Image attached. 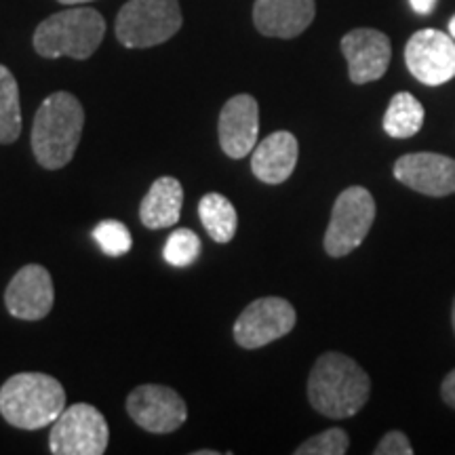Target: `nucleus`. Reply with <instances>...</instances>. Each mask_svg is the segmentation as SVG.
I'll return each instance as SVG.
<instances>
[{
	"label": "nucleus",
	"instance_id": "obj_15",
	"mask_svg": "<svg viewBox=\"0 0 455 455\" xmlns=\"http://www.w3.org/2000/svg\"><path fill=\"white\" fill-rule=\"evenodd\" d=\"M316 0H255L253 24L264 36L295 38L315 21Z\"/></svg>",
	"mask_w": 455,
	"mask_h": 455
},
{
	"label": "nucleus",
	"instance_id": "obj_16",
	"mask_svg": "<svg viewBox=\"0 0 455 455\" xmlns=\"http://www.w3.org/2000/svg\"><path fill=\"white\" fill-rule=\"evenodd\" d=\"M299 144L289 131H275L253 148L251 171L264 184H283L291 178L298 164Z\"/></svg>",
	"mask_w": 455,
	"mask_h": 455
},
{
	"label": "nucleus",
	"instance_id": "obj_8",
	"mask_svg": "<svg viewBox=\"0 0 455 455\" xmlns=\"http://www.w3.org/2000/svg\"><path fill=\"white\" fill-rule=\"evenodd\" d=\"M298 321L295 308L283 298H261L249 304L235 323V339L247 350L264 348L291 333Z\"/></svg>",
	"mask_w": 455,
	"mask_h": 455
},
{
	"label": "nucleus",
	"instance_id": "obj_6",
	"mask_svg": "<svg viewBox=\"0 0 455 455\" xmlns=\"http://www.w3.org/2000/svg\"><path fill=\"white\" fill-rule=\"evenodd\" d=\"M375 220V201L363 186L346 188L335 198L331 220L325 232V251L331 258H344L358 249L371 230Z\"/></svg>",
	"mask_w": 455,
	"mask_h": 455
},
{
	"label": "nucleus",
	"instance_id": "obj_14",
	"mask_svg": "<svg viewBox=\"0 0 455 455\" xmlns=\"http://www.w3.org/2000/svg\"><path fill=\"white\" fill-rule=\"evenodd\" d=\"M220 144L226 156L244 158L258 146L259 133V106L251 95L241 93L230 98L221 108L218 123Z\"/></svg>",
	"mask_w": 455,
	"mask_h": 455
},
{
	"label": "nucleus",
	"instance_id": "obj_3",
	"mask_svg": "<svg viewBox=\"0 0 455 455\" xmlns=\"http://www.w3.org/2000/svg\"><path fill=\"white\" fill-rule=\"evenodd\" d=\"M66 390L47 373H17L0 388V413L21 430H41L64 413Z\"/></svg>",
	"mask_w": 455,
	"mask_h": 455
},
{
	"label": "nucleus",
	"instance_id": "obj_23",
	"mask_svg": "<svg viewBox=\"0 0 455 455\" xmlns=\"http://www.w3.org/2000/svg\"><path fill=\"white\" fill-rule=\"evenodd\" d=\"M350 447V439L346 430L329 428L321 435L312 436L295 449V455H344Z\"/></svg>",
	"mask_w": 455,
	"mask_h": 455
},
{
	"label": "nucleus",
	"instance_id": "obj_13",
	"mask_svg": "<svg viewBox=\"0 0 455 455\" xmlns=\"http://www.w3.org/2000/svg\"><path fill=\"white\" fill-rule=\"evenodd\" d=\"M53 278L44 266L28 264L11 278L4 304L11 316L21 321H41L53 308Z\"/></svg>",
	"mask_w": 455,
	"mask_h": 455
},
{
	"label": "nucleus",
	"instance_id": "obj_12",
	"mask_svg": "<svg viewBox=\"0 0 455 455\" xmlns=\"http://www.w3.org/2000/svg\"><path fill=\"white\" fill-rule=\"evenodd\" d=\"M395 178L426 196L455 195V161L436 152H413L395 163Z\"/></svg>",
	"mask_w": 455,
	"mask_h": 455
},
{
	"label": "nucleus",
	"instance_id": "obj_24",
	"mask_svg": "<svg viewBox=\"0 0 455 455\" xmlns=\"http://www.w3.org/2000/svg\"><path fill=\"white\" fill-rule=\"evenodd\" d=\"M375 455H411L413 447L409 443L407 435H403L401 430H392L378 443V447L373 449Z\"/></svg>",
	"mask_w": 455,
	"mask_h": 455
},
{
	"label": "nucleus",
	"instance_id": "obj_17",
	"mask_svg": "<svg viewBox=\"0 0 455 455\" xmlns=\"http://www.w3.org/2000/svg\"><path fill=\"white\" fill-rule=\"evenodd\" d=\"M181 204H184V188L175 178H158L150 186L140 207L141 224L150 230L171 228L180 221Z\"/></svg>",
	"mask_w": 455,
	"mask_h": 455
},
{
	"label": "nucleus",
	"instance_id": "obj_1",
	"mask_svg": "<svg viewBox=\"0 0 455 455\" xmlns=\"http://www.w3.org/2000/svg\"><path fill=\"white\" fill-rule=\"evenodd\" d=\"M371 379L365 369L341 352L323 355L310 371L308 401L325 418H352L367 405Z\"/></svg>",
	"mask_w": 455,
	"mask_h": 455
},
{
	"label": "nucleus",
	"instance_id": "obj_4",
	"mask_svg": "<svg viewBox=\"0 0 455 455\" xmlns=\"http://www.w3.org/2000/svg\"><path fill=\"white\" fill-rule=\"evenodd\" d=\"M104 34L106 20L95 9H66L38 24L34 32V49L47 60H89L100 49Z\"/></svg>",
	"mask_w": 455,
	"mask_h": 455
},
{
	"label": "nucleus",
	"instance_id": "obj_5",
	"mask_svg": "<svg viewBox=\"0 0 455 455\" xmlns=\"http://www.w3.org/2000/svg\"><path fill=\"white\" fill-rule=\"evenodd\" d=\"M178 0H129L118 11L116 38L129 49H148L167 43L181 28Z\"/></svg>",
	"mask_w": 455,
	"mask_h": 455
},
{
	"label": "nucleus",
	"instance_id": "obj_21",
	"mask_svg": "<svg viewBox=\"0 0 455 455\" xmlns=\"http://www.w3.org/2000/svg\"><path fill=\"white\" fill-rule=\"evenodd\" d=\"M163 255L164 261L171 266H178V268L190 266L201 255V238L196 236V232L188 230V228H180V230H175L167 238Z\"/></svg>",
	"mask_w": 455,
	"mask_h": 455
},
{
	"label": "nucleus",
	"instance_id": "obj_30",
	"mask_svg": "<svg viewBox=\"0 0 455 455\" xmlns=\"http://www.w3.org/2000/svg\"><path fill=\"white\" fill-rule=\"evenodd\" d=\"M451 325H453V331H455V299H453V306H451Z\"/></svg>",
	"mask_w": 455,
	"mask_h": 455
},
{
	"label": "nucleus",
	"instance_id": "obj_27",
	"mask_svg": "<svg viewBox=\"0 0 455 455\" xmlns=\"http://www.w3.org/2000/svg\"><path fill=\"white\" fill-rule=\"evenodd\" d=\"M61 4H84V3H93V0H60Z\"/></svg>",
	"mask_w": 455,
	"mask_h": 455
},
{
	"label": "nucleus",
	"instance_id": "obj_10",
	"mask_svg": "<svg viewBox=\"0 0 455 455\" xmlns=\"http://www.w3.org/2000/svg\"><path fill=\"white\" fill-rule=\"evenodd\" d=\"M127 411L140 428L155 435H169L188 419V407L169 386L144 384L127 396Z\"/></svg>",
	"mask_w": 455,
	"mask_h": 455
},
{
	"label": "nucleus",
	"instance_id": "obj_11",
	"mask_svg": "<svg viewBox=\"0 0 455 455\" xmlns=\"http://www.w3.org/2000/svg\"><path fill=\"white\" fill-rule=\"evenodd\" d=\"M341 53L348 61L350 81L367 84L379 81L392 60L390 38L373 28H356L341 38Z\"/></svg>",
	"mask_w": 455,
	"mask_h": 455
},
{
	"label": "nucleus",
	"instance_id": "obj_29",
	"mask_svg": "<svg viewBox=\"0 0 455 455\" xmlns=\"http://www.w3.org/2000/svg\"><path fill=\"white\" fill-rule=\"evenodd\" d=\"M192 455H218V451H213V449H207V451H195Z\"/></svg>",
	"mask_w": 455,
	"mask_h": 455
},
{
	"label": "nucleus",
	"instance_id": "obj_19",
	"mask_svg": "<svg viewBox=\"0 0 455 455\" xmlns=\"http://www.w3.org/2000/svg\"><path fill=\"white\" fill-rule=\"evenodd\" d=\"M424 124V106L407 91H401L390 100L384 114V131L395 140H409L419 133Z\"/></svg>",
	"mask_w": 455,
	"mask_h": 455
},
{
	"label": "nucleus",
	"instance_id": "obj_18",
	"mask_svg": "<svg viewBox=\"0 0 455 455\" xmlns=\"http://www.w3.org/2000/svg\"><path fill=\"white\" fill-rule=\"evenodd\" d=\"M198 218H201L204 230L215 243L226 244L235 238L238 215L235 204L228 201L226 196L218 195V192L204 195L198 203Z\"/></svg>",
	"mask_w": 455,
	"mask_h": 455
},
{
	"label": "nucleus",
	"instance_id": "obj_20",
	"mask_svg": "<svg viewBox=\"0 0 455 455\" xmlns=\"http://www.w3.org/2000/svg\"><path fill=\"white\" fill-rule=\"evenodd\" d=\"M21 133L20 87L9 68L0 64V144H13Z\"/></svg>",
	"mask_w": 455,
	"mask_h": 455
},
{
	"label": "nucleus",
	"instance_id": "obj_2",
	"mask_svg": "<svg viewBox=\"0 0 455 455\" xmlns=\"http://www.w3.org/2000/svg\"><path fill=\"white\" fill-rule=\"evenodd\" d=\"M84 110L66 91L51 93L36 110L32 127V152L44 169H61L74 158L83 135Z\"/></svg>",
	"mask_w": 455,
	"mask_h": 455
},
{
	"label": "nucleus",
	"instance_id": "obj_28",
	"mask_svg": "<svg viewBox=\"0 0 455 455\" xmlns=\"http://www.w3.org/2000/svg\"><path fill=\"white\" fill-rule=\"evenodd\" d=\"M449 34H451V38L455 41V15L449 20Z\"/></svg>",
	"mask_w": 455,
	"mask_h": 455
},
{
	"label": "nucleus",
	"instance_id": "obj_7",
	"mask_svg": "<svg viewBox=\"0 0 455 455\" xmlns=\"http://www.w3.org/2000/svg\"><path fill=\"white\" fill-rule=\"evenodd\" d=\"M110 430L106 418L87 403L64 409L51 424L49 449L55 455H101L106 453Z\"/></svg>",
	"mask_w": 455,
	"mask_h": 455
},
{
	"label": "nucleus",
	"instance_id": "obj_22",
	"mask_svg": "<svg viewBox=\"0 0 455 455\" xmlns=\"http://www.w3.org/2000/svg\"><path fill=\"white\" fill-rule=\"evenodd\" d=\"M93 238L98 241L101 251L110 255V258H121V255L129 253L131 244H133L129 228L116 220H106L95 226Z\"/></svg>",
	"mask_w": 455,
	"mask_h": 455
},
{
	"label": "nucleus",
	"instance_id": "obj_25",
	"mask_svg": "<svg viewBox=\"0 0 455 455\" xmlns=\"http://www.w3.org/2000/svg\"><path fill=\"white\" fill-rule=\"evenodd\" d=\"M441 395H443V401H445L449 407L455 409V369L451 373H447V378L443 379Z\"/></svg>",
	"mask_w": 455,
	"mask_h": 455
},
{
	"label": "nucleus",
	"instance_id": "obj_9",
	"mask_svg": "<svg viewBox=\"0 0 455 455\" xmlns=\"http://www.w3.org/2000/svg\"><path fill=\"white\" fill-rule=\"evenodd\" d=\"M405 64L415 81L439 87L455 78V41L441 30L415 32L405 47Z\"/></svg>",
	"mask_w": 455,
	"mask_h": 455
},
{
	"label": "nucleus",
	"instance_id": "obj_26",
	"mask_svg": "<svg viewBox=\"0 0 455 455\" xmlns=\"http://www.w3.org/2000/svg\"><path fill=\"white\" fill-rule=\"evenodd\" d=\"M436 3L439 0H409V4H411V9L418 15H430L432 9L436 7Z\"/></svg>",
	"mask_w": 455,
	"mask_h": 455
}]
</instances>
